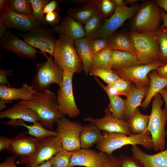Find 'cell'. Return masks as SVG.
I'll list each match as a JSON object with an SVG mask.
<instances>
[{
	"label": "cell",
	"mask_w": 167,
	"mask_h": 167,
	"mask_svg": "<svg viewBox=\"0 0 167 167\" xmlns=\"http://www.w3.org/2000/svg\"><path fill=\"white\" fill-rule=\"evenodd\" d=\"M19 101L37 113L39 122L47 129L52 130L57 121L63 116L58 108L57 94L49 89L36 92L28 101Z\"/></svg>",
	"instance_id": "6da1fadb"
},
{
	"label": "cell",
	"mask_w": 167,
	"mask_h": 167,
	"mask_svg": "<svg viewBox=\"0 0 167 167\" xmlns=\"http://www.w3.org/2000/svg\"><path fill=\"white\" fill-rule=\"evenodd\" d=\"M164 102L159 93L153 98L147 128L151 136L152 148L156 151L164 150L166 143L167 133L165 126L167 121V110L165 107L162 109Z\"/></svg>",
	"instance_id": "7a4b0ae2"
},
{
	"label": "cell",
	"mask_w": 167,
	"mask_h": 167,
	"mask_svg": "<svg viewBox=\"0 0 167 167\" xmlns=\"http://www.w3.org/2000/svg\"><path fill=\"white\" fill-rule=\"evenodd\" d=\"M103 133V139L97 144L96 148L99 151L108 154H112L115 150L128 145H140L148 149L152 148L151 136L148 130L131 135L104 131Z\"/></svg>",
	"instance_id": "3957f363"
},
{
	"label": "cell",
	"mask_w": 167,
	"mask_h": 167,
	"mask_svg": "<svg viewBox=\"0 0 167 167\" xmlns=\"http://www.w3.org/2000/svg\"><path fill=\"white\" fill-rule=\"evenodd\" d=\"M133 19L131 30L141 33L155 32L162 21L161 9L155 0L144 1Z\"/></svg>",
	"instance_id": "277c9868"
},
{
	"label": "cell",
	"mask_w": 167,
	"mask_h": 167,
	"mask_svg": "<svg viewBox=\"0 0 167 167\" xmlns=\"http://www.w3.org/2000/svg\"><path fill=\"white\" fill-rule=\"evenodd\" d=\"M58 35L53 56L54 61L63 71L80 73L83 71L82 65L74 41L63 35Z\"/></svg>",
	"instance_id": "5b68a950"
},
{
	"label": "cell",
	"mask_w": 167,
	"mask_h": 167,
	"mask_svg": "<svg viewBox=\"0 0 167 167\" xmlns=\"http://www.w3.org/2000/svg\"><path fill=\"white\" fill-rule=\"evenodd\" d=\"M38 53L44 55L46 61L37 65L36 72L31 85L36 92H41L49 89L50 85L56 84L59 87L62 84L63 71L52 59L46 53L41 51Z\"/></svg>",
	"instance_id": "8992f818"
},
{
	"label": "cell",
	"mask_w": 167,
	"mask_h": 167,
	"mask_svg": "<svg viewBox=\"0 0 167 167\" xmlns=\"http://www.w3.org/2000/svg\"><path fill=\"white\" fill-rule=\"evenodd\" d=\"M128 34L133 42L136 56L143 64L160 61V47L154 32L141 33L130 30Z\"/></svg>",
	"instance_id": "52a82bcc"
},
{
	"label": "cell",
	"mask_w": 167,
	"mask_h": 167,
	"mask_svg": "<svg viewBox=\"0 0 167 167\" xmlns=\"http://www.w3.org/2000/svg\"><path fill=\"white\" fill-rule=\"evenodd\" d=\"M38 147L31 156L19 158L18 164H24L25 167H33L49 160L58 152L64 149L57 136H50L39 139Z\"/></svg>",
	"instance_id": "ba28073f"
},
{
	"label": "cell",
	"mask_w": 167,
	"mask_h": 167,
	"mask_svg": "<svg viewBox=\"0 0 167 167\" xmlns=\"http://www.w3.org/2000/svg\"><path fill=\"white\" fill-rule=\"evenodd\" d=\"M74 73L64 71L62 84L57 92V101L59 110L63 115L72 118L76 117L80 114L75 101L72 86Z\"/></svg>",
	"instance_id": "9c48e42d"
},
{
	"label": "cell",
	"mask_w": 167,
	"mask_h": 167,
	"mask_svg": "<svg viewBox=\"0 0 167 167\" xmlns=\"http://www.w3.org/2000/svg\"><path fill=\"white\" fill-rule=\"evenodd\" d=\"M56 131L64 149L73 151L81 148L80 135L83 125L63 115L57 121Z\"/></svg>",
	"instance_id": "30bf717a"
},
{
	"label": "cell",
	"mask_w": 167,
	"mask_h": 167,
	"mask_svg": "<svg viewBox=\"0 0 167 167\" xmlns=\"http://www.w3.org/2000/svg\"><path fill=\"white\" fill-rule=\"evenodd\" d=\"M0 20L7 29H15L28 32L43 25L33 17L14 12L9 7L7 0H0Z\"/></svg>",
	"instance_id": "8fae6325"
},
{
	"label": "cell",
	"mask_w": 167,
	"mask_h": 167,
	"mask_svg": "<svg viewBox=\"0 0 167 167\" xmlns=\"http://www.w3.org/2000/svg\"><path fill=\"white\" fill-rule=\"evenodd\" d=\"M52 29L43 27L34 28L25 33L18 34L27 43L40 49L43 53H49L53 56L56 42Z\"/></svg>",
	"instance_id": "7c38bea8"
},
{
	"label": "cell",
	"mask_w": 167,
	"mask_h": 167,
	"mask_svg": "<svg viewBox=\"0 0 167 167\" xmlns=\"http://www.w3.org/2000/svg\"><path fill=\"white\" fill-rule=\"evenodd\" d=\"M165 64L160 61L152 64H143L114 71L121 78L133 82L138 88L149 86V74Z\"/></svg>",
	"instance_id": "4fadbf2b"
},
{
	"label": "cell",
	"mask_w": 167,
	"mask_h": 167,
	"mask_svg": "<svg viewBox=\"0 0 167 167\" xmlns=\"http://www.w3.org/2000/svg\"><path fill=\"white\" fill-rule=\"evenodd\" d=\"M139 7L137 5L117 6L112 15L105 20L98 37L109 38L126 21L133 18Z\"/></svg>",
	"instance_id": "5bb4252c"
},
{
	"label": "cell",
	"mask_w": 167,
	"mask_h": 167,
	"mask_svg": "<svg viewBox=\"0 0 167 167\" xmlns=\"http://www.w3.org/2000/svg\"><path fill=\"white\" fill-rule=\"evenodd\" d=\"M39 143L38 139L22 132L11 139L7 150L16 158L29 157L35 152Z\"/></svg>",
	"instance_id": "9a60e30c"
},
{
	"label": "cell",
	"mask_w": 167,
	"mask_h": 167,
	"mask_svg": "<svg viewBox=\"0 0 167 167\" xmlns=\"http://www.w3.org/2000/svg\"><path fill=\"white\" fill-rule=\"evenodd\" d=\"M84 120L95 124L103 131L124 134L128 135L132 134L127 121L113 116L108 107L105 110L104 117L101 118H94L91 116Z\"/></svg>",
	"instance_id": "2e32d148"
},
{
	"label": "cell",
	"mask_w": 167,
	"mask_h": 167,
	"mask_svg": "<svg viewBox=\"0 0 167 167\" xmlns=\"http://www.w3.org/2000/svg\"><path fill=\"white\" fill-rule=\"evenodd\" d=\"M0 48L22 58L35 59L38 51L24 41L7 32L0 41Z\"/></svg>",
	"instance_id": "e0dca14e"
},
{
	"label": "cell",
	"mask_w": 167,
	"mask_h": 167,
	"mask_svg": "<svg viewBox=\"0 0 167 167\" xmlns=\"http://www.w3.org/2000/svg\"><path fill=\"white\" fill-rule=\"evenodd\" d=\"M71 152L69 167H102L106 155L103 152H97L89 149L81 148Z\"/></svg>",
	"instance_id": "ac0fdd59"
},
{
	"label": "cell",
	"mask_w": 167,
	"mask_h": 167,
	"mask_svg": "<svg viewBox=\"0 0 167 167\" xmlns=\"http://www.w3.org/2000/svg\"><path fill=\"white\" fill-rule=\"evenodd\" d=\"M52 29L58 34L65 36L74 41L86 36L84 26L69 15L66 16L60 24L53 27Z\"/></svg>",
	"instance_id": "d6986e66"
},
{
	"label": "cell",
	"mask_w": 167,
	"mask_h": 167,
	"mask_svg": "<svg viewBox=\"0 0 167 167\" xmlns=\"http://www.w3.org/2000/svg\"><path fill=\"white\" fill-rule=\"evenodd\" d=\"M8 118L10 120L20 119L34 123L39 122L37 113L19 101L10 108L0 112V118Z\"/></svg>",
	"instance_id": "ffe728a7"
},
{
	"label": "cell",
	"mask_w": 167,
	"mask_h": 167,
	"mask_svg": "<svg viewBox=\"0 0 167 167\" xmlns=\"http://www.w3.org/2000/svg\"><path fill=\"white\" fill-rule=\"evenodd\" d=\"M132 156L139 161L144 167H167V148L152 155L147 154L137 145L132 146Z\"/></svg>",
	"instance_id": "44dd1931"
},
{
	"label": "cell",
	"mask_w": 167,
	"mask_h": 167,
	"mask_svg": "<svg viewBox=\"0 0 167 167\" xmlns=\"http://www.w3.org/2000/svg\"><path fill=\"white\" fill-rule=\"evenodd\" d=\"M36 92L31 85L26 83L22 84L19 88L0 85V100L11 101L20 100L28 101L32 97Z\"/></svg>",
	"instance_id": "7402d4cb"
},
{
	"label": "cell",
	"mask_w": 167,
	"mask_h": 167,
	"mask_svg": "<svg viewBox=\"0 0 167 167\" xmlns=\"http://www.w3.org/2000/svg\"><path fill=\"white\" fill-rule=\"evenodd\" d=\"M148 86L138 88L133 84L131 91L126 96L124 120L127 121L138 107L140 106L147 95Z\"/></svg>",
	"instance_id": "603a6c76"
},
{
	"label": "cell",
	"mask_w": 167,
	"mask_h": 167,
	"mask_svg": "<svg viewBox=\"0 0 167 167\" xmlns=\"http://www.w3.org/2000/svg\"><path fill=\"white\" fill-rule=\"evenodd\" d=\"M3 125L13 126H20L26 128L28 131H24L26 134L35 137L38 139L50 136H57L56 131L47 129L39 122L29 125L25 123V121L20 119L10 120L2 123Z\"/></svg>",
	"instance_id": "cb8c5ba5"
},
{
	"label": "cell",
	"mask_w": 167,
	"mask_h": 167,
	"mask_svg": "<svg viewBox=\"0 0 167 167\" xmlns=\"http://www.w3.org/2000/svg\"><path fill=\"white\" fill-rule=\"evenodd\" d=\"M103 138L101 130L95 124L90 122L86 124L83 125L80 134L81 148L89 149L101 142Z\"/></svg>",
	"instance_id": "d4e9b609"
},
{
	"label": "cell",
	"mask_w": 167,
	"mask_h": 167,
	"mask_svg": "<svg viewBox=\"0 0 167 167\" xmlns=\"http://www.w3.org/2000/svg\"><path fill=\"white\" fill-rule=\"evenodd\" d=\"M148 76L150 83L148 92L140 106L144 110L147 108L154 97L167 86V78L160 77L155 70L151 71Z\"/></svg>",
	"instance_id": "484cf974"
},
{
	"label": "cell",
	"mask_w": 167,
	"mask_h": 167,
	"mask_svg": "<svg viewBox=\"0 0 167 167\" xmlns=\"http://www.w3.org/2000/svg\"><path fill=\"white\" fill-rule=\"evenodd\" d=\"M143 65L137 56L131 53L113 50L112 53L111 67L113 71Z\"/></svg>",
	"instance_id": "4316f807"
},
{
	"label": "cell",
	"mask_w": 167,
	"mask_h": 167,
	"mask_svg": "<svg viewBox=\"0 0 167 167\" xmlns=\"http://www.w3.org/2000/svg\"><path fill=\"white\" fill-rule=\"evenodd\" d=\"M89 42V41L86 37L74 41L82 63L83 71L86 75L89 74L91 69L94 56L90 50Z\"/></svg>",
	"instance_id": "83f0119b"
},
{
	"label": "cell",
	"mask_w": 167,
	"mask_h": 167,
	"mask_svg": "<svg viewBox=\"0 0 167 167\" xmlns=\"http://www.w3.org/2000/svg\"><path fill=\"white\" fill-rule=\"evenodd\" d=\"M108 47L111 50L128 52L136 55L134 45L128 33H114L109 38Z\"/></svg>",
	"instance_id": "f1b7e54d"
},
{
	"label": "cell",
	"mask_w": 167,
	"mask_h": 167,
	"mask_svg": "<svg viewBox=\"0 0 167 167\" xmlns=\"http://www.w3.org/2000/svg\"><path fill=\"white\" fill-rule=\"evenodd\" d=\"M96 0H88L83 6L67 10L69 15L83 25L85 24L97 13Z\"/></svg>",
	"instance_id": "f546056e"
},
{
	"label": "cell",
	"mask_w": 167,
	"mask_h": 167,
	"mask_svg": "<svg viewBox=\"0 0 167 167\" xmlns=\"http://www.w3.org/2000/svg\"><path fill=\"white\" fill-rule=\"evenodd\" d=\"M149 117V115L142 114L137 108L127 121L132 134H138L147 131Z\"/></svg>",
	"instance_id": "4dcf8cb0"
},
{
	"label": "cell",
	"mask_w": 167,
	"mask_h": 167,
	"mask_svg": "<svg viewBox=\"0 0 167 167\" xmlns=\"http://www.w3.org/2000/svg\"><path fill=\"white\" fill-rule=\"evenodd\" d=\"M105 20L97 12L85 24V37L89 41L99 37Z\"/></svg>",
	"instance_id": "1f68e13d"
},
{
	"label": "cell",
	"mask_w": 167,
	"mask_h": 167,
	"mask_svg": "<svg viewBox=\"0 0 167 167\" xmlns=\"http://www.w3.org/2000/svg\"><path fill=\"white\" fill-rule=\"evenodd\" d=\"M112 51L108 47L94 54L91 69L102 68L112 70L111 67Z\"/></svg>",
	"instance_id": "d6a6232c"
},
{
	"label": "cell",
	"mask_w": 167,
	"mask_h": 167,
	"mask_svg": "<svg viewBox=\"0 0 167 167\" xmlns=\"http://www.w3.org/2000/svg\"><path fill=\"white\" fill-rule=\"evenodd\" d=\"M160 49L159 60L163 64L167 63V27L161 25L154 32Z\"/></svg>",
	"instance_id": "836d02e7"
},
{
	"label": "cell",
	"mask_w": 167,
	"mask_h": 167,
	"mask_svg": "<svg viewBox=\"0 0 167 167\" xmlns=\"http://www.w3.org/2000/svg\"><path fill=\"white\" fill-rule=\"evenodd\" d=\"M108 97L110 102L108 107L112 115L117 118L124 120L126 100L118 96H109Z\"/></svg>",
	"instance_id": "e575fe53"
},
{
	"label": "cell",
	"mask_w": 167,
	"mask_h": 167,
	"mask_svg": "<svg viewBox=\"0 0 167 167\" xmlns=\"http://www.w3.org/2000/svg\"><path fill=\"white\" fill-rule=\"evenodd\" d=\"M8 4L14 12L33 18L32 7L29 0H9Z\"/></svg>",
	"instance_id": "d590c367"
},
{
	"label": "cell",
	"mask_w": 167,
	"mask_h": 167,
	"mask_svg": "<svg viewBox=\"0 0 167 167\" xmlns=\"http://www.w3.org/2000/svg\"><path fill=\"white\" fill-rule=\"evenodd\" d=\"M89 75L100 78L107 84L113 83L120 78L114 71L102 68H92Z\"/></svg>",
	"instance_id": "8d00e7d4"
},
{
	"label": "cell",
	"mask_w": 167,
	"mask_h": 167,
	"mask_svg": "<svg viewBox=\"0 0 167 167\" xmlns=\"http://www.w3.org/2000/svg\"><path fill=\"white\" fill-rule=\"evenodd\" d=\"M33 10V17L42 25L47 26L45 17L42 12L46 6L49 2L48 0H29Z\"/></svg>",
	"instance_id": "74e56055"
},
{
	"label": "cell",
	"mask_w": 167,
	"mask_h": 167,
	"mask_svg": "<svg viewBox=\"0 0 167 167\" xmlns=\"http://www.w3.org/2000/svg\"><path fill=\"white\" fill-rule=\"evenodd\" d=\"M72 152L64 149L58 152L49 161L52 167H69Z\"/></svg>",
	"instance_id": "f35d334b"
},
{
	"label": "cell",
	"mask_w": 167,
	"mask_h": 167,
	"mask_svg": "<svg viewBox=\"0 0 167 167\" xmlns=\"http://www.w3.org/2000/svg\"><path fill=\"white\" fill-rule=\"evenodd\" d=\"M116 7L112 0H96L97 11L105 19L112 15Z\"/></svg>",
	"instance_id": "ab89813d"
},
{
	"label": "cell",
	"mask_w": 167,
	"mask_h": 167,
	"mask_svg": "<svg viewBox=\"0 0 167 167\" xmlns=\"http://www.w3.org/2000/svg\"><path fill=\"white\" fill-rule=\"evenodd\" d=\"M109 38L98 37L89 41L90 50L94 55L107 48L109 45Z\"/></svg>",
	"instance_id": "60d3db41"
},
{
	"label": "cell",
	"mask_w": 167,
	"mask_h": 167,
	"mask_svg": "<svg viewBox=\"0 0 167 167\" xmlns=\"http://www.w3.org/2000/svg\"><path fill=\"white\" fill-rule=\"evenodd\" d=\"M111 84L117 88L122 95L126 96L130 93L133 84L132 82L120 78Z\"/></svg>",
	"instance_id": "b9f144b4"
},
{
	"label": "cell",
	"mask_w": 167,
	"mask_h": 167,
	"mask_svg": "<svg viewBox=\"0 0 167 167\" xmlns=\"http://www.w3.org/2000/svg\"><path fill=\"white\" fill-rule=\"evenodd\" d=\"M118 158L121 167H144L139 161L133 156L121 155Z\"/></svg>",
	"instance_id": "7bdbcfd3"
},
{
	"label": "cell",
	"mask_w": 167,
	"mask_h": 167,
	"mask_svg": "<svg viewBox=\"0 0 167 167\" xmlns=\"http://www.w3.org/2000/svg\"><path fill=\"white\" fill-rule=\"evenodd\" d=\"M58 11H55L46 14L45 19L47 24L53 27L58 24L61 18Z\"/></svg>",
	"instance_id": "ee69618b"
},
{
	"label": "cell",
	"mask_w": 167,
	"mask_h": 167,
	"mask_svg": "<svg viewBox=\"0 0 167 167\" xmlns=\"http://www.w3.org/2000/svg\"><path fill=\"white\" fill-rule=\"evenodd\" d=\"M102 167H121L118 158L116 156L112 154L106 155Z\"/></svg>",
	"instance_id": "f6af8a7d"
},
{
	"label": "cell",
	"mask_w": 167,
	"mask_h": 167,
	"mask_svg": "<svg viewBox=\"0 0 167 167\" xmlns=\"http://www.w3.org/2000/svg\"><path fill=\"white\" fill-rule=\"evenodd\" d=\"M12 70L10 69L5 70L1 68L0 69V85H4L9 87H11L7 79L8 76H13Z\"/></svg>",
	"instance_id": "bcb514c9"
},
{
	"label": "cell",
	"mask_w": 167,
	"mask_h": 167,
	"mask_svg": "<svg viewBox=\"0 0 167 167\" xmlns=\"http://www.w3.org/2000/svg\"><path fill=\"white\" fill-rule=\"evenodd\" d=\"M59 2L57 0H52L49 2L45 7L42 14L44 15L45 14H47L55 11H59Z\"/></svg>",
	"instance_id": "7dc6e473"
},
{
	"label": "cell",
	"mask_w": 167,
	"mask_h": 167,
	"mask_svg": "<svg viewBox=\"0 0 167 167\" xmlns=\"http://www.w3.org/2000/svg\"><path fill=\"white\" fill-rule=\"evenodd\" d=\"M15 158L13 155L8 157L0 164V167H17L15 162Z\"/></svg>",
	"instance_id": "c3c4849f"
},
{
	"label": "cell",
	"mask_w": 167,
	"mask_h": 167,
	"mask_svg": "<svg viewBox=\"0 0 167 167\" xmlns=\"http://www.w3.org/2000/svg\"><path fill=\"white\" fill-rule=\"evenodd\" d=\"M11 139L5 136H1L0 137V152H2L8 149L10 142Z\"/></svg>",
	"instance_id": "681fc988"
},
{
	"label": "cell",
	"mask_w": 167,
	"mask_h": 167,
	"mask_svg": "<svg viewBox=\"0 0 167 167\" xmlns=\"http://www.w3.org/2000/svg\"><path fill=\"white\" fill-rule=\"evenodd\" d=\"M155 70L160 77L167 78V63L158 67Z\"/></svg>",
	"instance_id": "f907efd6"
},
{
	"label": "cell",
	"mask_w": 167,
	"mask_h": 167,
	"mask_svg": "<svg viewBox=\"0 0 167 167\" xmlns=\"http://www.w3.org/2000/svg\"><path fill=\"white\" fill-rule=\"evenodd\" d=\"M158 6L167 14V0H155Z\"/></svg>",
	"instance_id": "816d5d0a"
},
{
	"label": "cell",
	"mask_w": 167,
	"mask_h": 167,
	"mask_svg": "<svg viewBox=\"0 0 167 167\" xmlns=\"http://www.w3.org/2000/svg\"><path fill=\"white\" fill-rule=\"evenodd\" d=\"M7 28L5 24L0 20V39H1L4 36L6 32Z\"/></svg>",
	"instance_id": "f5cc1de1"
},
{
	"label": "cell",
	"mask_w": 167,
	"mask_h": 167,
	"mask_svg": "<svg viewBox=\"0 0 167 167\" xmlns=\"http://www.w3.org/2000/svg\"><path fill=\"white\" fill-rule=\"evenodd\" d=\"M163 99L165 102V107L167 110V90L164 88L161 90L159 92ZM167 135V129L166 130Z\"/></svg>",
	"instance_id": "db71d44e"
},
{
	"label": "cell",
	"mask_w": 167,
	"mask_h": 167,
	"mask_svg": "<svg viewBox=\"0 0 167 167\" xmlns=\"http://www.w3.org/2000/svg\"><path fill=\"white\" fill-rule=\"evenodd\" d=\"M161 11L163 23L162 25L167 27V14L162 9H161Z\"/></svg>",
	"instance_id": "11a10c76"
},
{
	"label": "cell",
	"mask_w": 167,
	"mask_h": 167,
	"mask_svg": "<svg viewBox=\"0 0 167 167\" xmlns=\"http://www.w3.org/2000/svg\"><path fill=\"white\" fill-rule=\"evenodd\" d=\"M33 167H52V166L49 160L44 162Z\"/></svg>",
	"instance_id": "9f6ffc18"
},
{
	"label": "cell",
	"mask_w": 167,
	"mask_h": 167,
	"mask_svg": "<svg viewBox=\"0 0 167 167\" xmlns=\"http://www.w3.org/2000/svg\"><path fill=\"white\" fill-rule=\"evenodd\" d=\"M116 6H127L125 1L123 0H112Z\"/></svg>",
	"instance_id": "6f0895ef"
},
{
	"label": "cell",
	"mask_w": 167,
	"mask_h": 167,
	"mask_svg": "<svg viewBox=\"0 0 167 167\" xmlns=\"http://www.w3.org/2000/svg\"><path fill=\"white\" fill-rule=\"evenodd\" d=\"M11 101L0 100V111L3 110L6 108V104L11 102Z\"/></svg>",
	"instance_id": "680465c9"
},
{
	"label": "cell",
	"mask_w": 167,
	"mask_h": 167,
	"mask_svg": "<svg viewBox=\"0 0 167 167\" xmlns=\"http://www.w3.org/2000/svg\"><path fill=\"white\" fill-rule=\"evenodd\" d=\"M138 1L137 0H125V2L126 5L127 4H134Z\"/></svg>",
	"instance_id": "91938a15"
},
{
	"label": "cell",
	"mask_w": 167,
	"mask_h": 167,
	"mask_svg": "<svg viewBox=\"0 0 167 167\" xmlns=\"http://www.w3.org/2000/svg\"><path fill=\"white\" fill-rule=\"evenodd\" d=\"M164 89H165L166 90H167V86Z\"/></svg>",
	"instance_id": "94428289"
}]
</instances>
